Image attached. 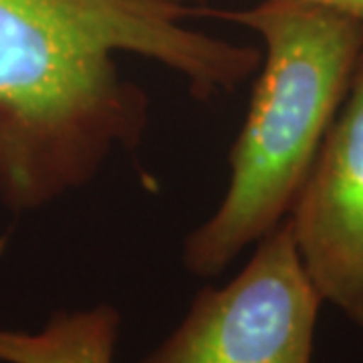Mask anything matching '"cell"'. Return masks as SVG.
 <instances>
[{
  "label": "cell",
  "instance_id": "cell-1",
  "mask_svg": "<svg viewBox=\"0 0 363 363\" xmlns=\"http://www.w3.org/2000/svg\"><path fill=\"white\" fill-rule=\"evenodd\" d=\"M178 0H0V200L35 210L89 184L113 150H135L147 95L116 52L188 79L196 97L233 91L255 47L182 25Z\"/></svg>",
  "mask_w": 363,
  "mask_h": 363
},
{
  "label": "cell",
  "instance_id": "cell-2",
  "mask_svg": "<svg viewBox=\"0 0 363 363\" xmlns=\"http://www.w3.org/2000/svg\"><path fill=\"white\" fill-rule=\"evenodd\" d=\"M264 43L218 210L186 236V271L210 279L291 214L363 51V21L307 0L216 13Z\"/></svg>",
  "mask_w": 363,
  "mask_h": 363
},
{
  "label": "cell",
  "instance_id": "cell-3",
  "mask_svg": "<svg viewBox=\"0 0 363 363\" xmlns=\"http://www.w3.org/2000/svg\"><path fill=\"white\" fill-rule=\"evenodd\" d=\"M321 305L286 216L233 281L204 286L140 363H313Z\"/></svg>",
  "mask_w": 363,
  "mask_h": 363
},
{
  "label": "cell",
  "instance_id": "cell-4",
  "mask_svg": "<svg viewBox=\"0 0 363 363\" xmlns=\"http://www.w3.org/2000/svg\"><path fill=\"white\" fill-rule=\"evenodd\" d=\"M289 220L323 303L363 329V51Z\"/></svg>",
  "mask_w": 363,
  "mask_h": 363
},
{
  "label": "cell",
  "instance_id": "cell-5",
  "mask_svg": "<svg viewBox=\"0 0 363 363\" xmlns=\"http://www.w3.org/2000/svg\"><path fill=\"white\" fill-rule=\"evenodd\" d=\"M121 313L113 305L52 313L35 331L0 327V363H113Z\"/></svg>",
  "mask_w": 363,
  "mask_h": 363
},
{
  "label": "cell",
  "instance_id": "cell-6",
  "mask_svg": "<svg viewBox=\"0 0 363 363\" xmlns=\"http://www.w3.org/2000/svg\"><path fill=\"white\" fill-rule=\"evenodd\" d=\"M307 2H315V4H321L327 9H333L337 13L350 14L363 21V0H307Z\"/></svg>",
  "mask_w": 363,
  "mask_h": 363
}]
</instances>
